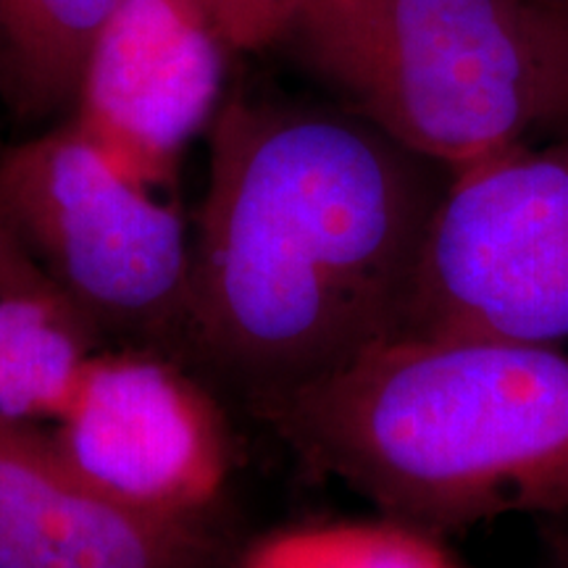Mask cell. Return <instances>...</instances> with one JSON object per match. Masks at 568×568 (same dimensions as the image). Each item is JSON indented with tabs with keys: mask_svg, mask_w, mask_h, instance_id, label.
I'll return each instance as SVG.
<instances>
[{
	"mask_svg": "<svg viewBox=\"0 0 568 568\" xmlns=\"http://www.w3.org/2000/svg\"><path fill=\"white\" fill-rule=\"evenodd\" d=\"M232 53L205 0H119L69 119L134 182L172 187L222 111Z\"/></svg>",
	"mask_w": 568,
	"mask_h": 568,
	"instance_id": "52a82bcc",
	"label": "cell"
},
{
	"mask_svg": "<svg viewBox=\"0 0 568 568\" xmlns=\"http://www.w3.org/2000/svg\"><path fill=\"white\" fill-rule=\"evenodd\" d=\"M531 30L548 95V126L568 130V0H529Z\"/></svg>",
	"mask_w": 568,
	"mask_h": 568,
	"instance_id": "7c38bea8",
	"label": "cell"
},
{
	"mask_svg": "<svg viewBox=\"0 0 568 568\" xmlns=\"http://www.w3.org/2000/svg\"><path fill=\"white\" fill-rule=\"evenodd\" d=\"M552 568H568V537L558 545L556 558H552Z\"/></svg>",
	"mask_w": 568,
	"mask_h": 568,
	"instance_id": "9a60e30c",
	"label": "cell"
},
{
	"mask_svg": "<svg viewBox=\"0 0 568 568\" xmlns=\"http://www.w3.org/2000/svg\"><path fill=\"white\" fill-rule=\"evenodd\" d=\"M290 453L426 531L568 514V355L395 335L251 406Z\"/></svg>",
	"mask_w": 568,
	"mask_h": 568,
	"instance_id": "7a4b0ae2",
	"label": "cell"
},
{
	"mask_svg": "<svg viewBox=\"0 0 568 568\" xmlns=\"http://www.w3.org/2000/svg\"><path fill=\"white\" fill-rule=\"evenodd\" d=\"M274 45L345 111L447 169L548 126L529 0H297Z\"/></svg>",
	"mask_w": 568,
	"mask_h": 568,
	"instance_id": "3957f363",
	"label": "cell"
},
{
	"mask_svg": "<svg viewBox=\"0 0 568 568\" xmlns=\"http://www.w3.org/2000/svg\"><path fill=\"white\" fill-rule=\"evenodd\" d=\"M172 358L247 408L400 335L453 169L366 119L226 98Z\"/></svg>",
	"mask_w": 568,
	"mask_h": 568,
	"instance_id": "6da1fadb",
	"label": "cell"
},
{
	"mask_svg": "<svg viewBox=\"0 0 568 568\" xmlns=\"http://www.w3.org/2000/svg\"><path fill=\"white\" fill-rule=\"evenodd\" d=\"M237 568H460L439 535L395 518L326 521L258 537Z\"/></svg>",
	"mask_w": 568,
	"mask_h": 568,
	"instance_id": "8fae6325",
	"label": "cell"
},
{
	"mask_svg": "<svg viewBox=\"0 0 568 568\" xmlns=\"http://www.w3.org/2000/svg\"><path fill=\"white\" fill-rule=\"evenodd\" d=\"M159 190L105 159L71 119L0 155V219L105 339L172 355L193 234Z\"/></svg>",
	"mask_w": 568,
	"mask_h": 568,
	"instance_id": "277c9868",
	"label": "cell"
},
{
	"mask_svg": "<svg viewBox=\"0 0 568 568\" xmlns=\"http://www.w3.org/2000/svg\"><path fill=\"white\" fill-rule=\"evenodd\" d=\"M234 53L274 45L297 0H205Z\"/></svg>",
	"mask_w": 568,
	"mask_h": 568,
	"instance_id": "4fadbf2b",
	"label": "cell"
},
{
	"mask_svg": "<svg viewBox=\"0 0 568 568\" xmlns=\"http://www.w3.org/2000/svg\"><path fill=\"white\" fill-rule=\"evenodd\" d=\"M400 335L568 339V138L453 169Z\"/></svg>",
	"mask_w": 568,
	"mask_h": 568,
	"instance_id": "5b68a950",
	"label": "cell"
},
{
	"mask_svg": "<svg viewBox=\"0 0 568 568\" xmlns=\"http://www.w3.org/2000/svg\"><path fill=\"white\" fill-rule=\"evenodd\" d=\"M211 521L122 506L61 456L51 429L0 418V568H222Z\"/></svg>",
	"mask_w": 568,
	"mask_h": 568,
	"instance_id": "ba28073f",
	"label": "cell"
},
{
	"mask_svg": "<svg viewBox=\"0 0 568 568\" xmlns=\"http://www.w3.org/2000/svg\"><path fill=\"white\" fill-rule=\"evenodd\" d=\"M51 437L101 493L166 521H211L232 474L216 397L155 347L92 353Z\"/></svg>",
	"mask_w": 568,
	"mask_h": 568,
	"instance_id": "8992f818",
	"label": "cell"
},
{
	"mask_svg": "<svg viewBox=\"0 0 568 568\" xmlns=\"http://www.w3.org/2000/svg\"><path fill=\"white\" fill-rule=\"evenodd\" d=\"M119 0H0V101L19 122L74 109Z\"/></svg>",
	"mask_w": 568,
	"mask_h": 568,
	"instance_id": "9c48e42d",
	"label": "cell"
},
{
	"mask_svg": "<svg viewBox=\"0 0 568 568\" xmlns=\"http://www.w3.org/2000/svg\"><path fill=\"white\" fill-rule=\"evenodd\" d=\"M105 335L55 287L0 293V418L55 422Z\"/></svg>",
	"mask_w": 568,
	"mask_h": 568,
	"instance_id": "30bf717a",
	"label": "cell"
},
{
	"mask_svg": "<svg viewBox=\"0 0 568 568\" xmlns=\"http://www.w3.org/2000/svg\"><path fill=\"white\" fill-rule=\"evenodd\" d=\"M40 287H55V284L42 274L30 251L21 245V240L9 230V224L0 219V293Z\"/></svg>",
	"mask_w": 568,
	"mask_h": 568,
	"instance_id": "5bb4252c",
	"label": "cell"
}]
</instances>
